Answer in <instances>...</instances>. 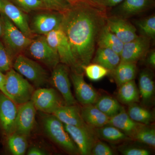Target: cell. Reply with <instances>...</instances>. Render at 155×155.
I'll use <instances>...</instances> for the list:
<instances>
[{"mask_svg": "<svg viewBox=\"0 0 155 155\" xmlns=\"http://www.w3.org/2000/svg\"><path fill=\"white\" fill-rule=\"evenodd\" d=\"M106 10L87 0H81L71 4L69 9L63 12L61 28L83 70L94 56L98 37L106 24Z\"/></svg>", "mask_w": 155, "mask_h": 155, "instance_id": "cell-1", "label": "cell"}, {"mask_svg": "<svg viewBox=\"0 0 155 155\" xmlns=\"http://www.w3.org/2000/svg\"><path fill=\"white\" fill-rule=\"evenodd\" d=\"M42 125L45 134L64 150L71 154H78L79 151L75 143L65 130L64 124L53 114H44Z\"/></svg>", "mask_w": 155, "mask_h": 155, "instance_id": "cell-2", "label": "cell"}, {"mask_svg": "<svg viewBox=\"0 0 155 155\" xmlns=\"http://www.w3.org/2000/svg\"><path fill=\"white\" fill-rule=\"evenodd\" d=\"M3 25L4 45L12 58L27 49L32 39L25 35L5 15L0 12Z\"/></svg>", "mask_w": 155, "mask_h": 155, "instance_id": "cell-3", "label": "cell"}, {"mask_svg": "<svg viewBox=\"0 0 155 155\" xmlns=\"http://www.w3.org/2000/svg\"><path fill=\"white\" fill-rule=\"evenodd\" d=\"M45 36L48 43L59 56L60 63L67 65L72 71L83 72L73 55L67 36L61 28L52 31Z\"/></svg>", "mask_w": 155, "mask_h": 155, "instance_id": "cell-4", "label": "cell"}, {"mask_svg": "<svg viewBox=\"0 0 155 155\" xmlns=\"http://www.w3.org/2000/svg\"><path fill=\"white\" fill-rule=\"evenodd\" d=\"M5 77V89L13 101L19 105L31 100L35 90L28 80L12 68Z\"/></svg>", "mask_w": 155, "mask_h": 155, "instance_id": "cell-5", "label": "cell"}, {"mask_svg": "<svg viewBox=\"0 0 155 155\" xmlns=\"http://www.w3.org/2000/svg\"><path fill=\"white\" fill-rule=\"evenodd\" d=\"M12 67L38 88L44 86L48 81V74L45 68L38 62L22 54L16 57Z\"/></svg>", "mask_w": 155, "mask_h": 155, "instance_id": "cell-6", "label": "cell"}, {"mask_svg": "<svg viewBox=\"0 0 155 155\" xmlns=\"http://www.w3.org/2000/svg\"><path fill=\"white\" fill-rule=\"evenodd\" d=\"M27 49L34 59L50 69L60 63L59 56L48 43L45 35L32 39Z\"/></svg>", "mask_w": 155, "mask_h": 155, "instance_id": "cell-7", "label": "cell"}, {"mask_svg": "<svg viewBox=\"0 0 155 155\" xmlns=\"http://www.w3.org/2000/svg\"><path fill=\"white\" fill-rule=\"evenodd\" d=\"M65 130L77 146L79 153L83 155H91L93 147L96 140V134L92 127L73 126L64 124Z\"/></svg>", "mask_w": 155, "mask_h": 155, "instance_id": "cell-8", "label": "cell"}, {"mask_svg": "<svg viewBox=\"0 0 155 155\" xmlns=\"http://www.w3.org/2000/svg\"><path fill=\"white\" fill-rule=\"evenodd\" d=\"M31 100L36 110L44 114H52L57 109L64 105L61 96L53 88L37 89Z\"/></svg>", "mask_w": 155, "mask_h": 155, "instance_id": "cell-9", "label": "cell"}, {"mask_svg": "<svg viewBox=\"0 0 155 155\" xmlns=\"http://www.w3.org/2000/svg\"><path fill=\"white\" fill-rule=\"evenodd\" d=\"M63 19V12L53 11L39 12L33 17L30 28L34 34L45 35L61 28Z\"/></svg>", "mask_w": 155, "mask_h": 155, "instance_id": "cell-10", "label": "cell"}, {"mask_svg": "<svg viewBox=\"0 0 155 155\" xmlns=\"http://www.w3.org/2000/svg\"><path fill=\"white\" fill-rule=\"evenodd\" d=\"M51 81L54 87L62 95L65 105H75L76 101L71 91L69 67L68 66L59 63L53 69Z\"/></svg>", "mask_w": 155, "mask_h": 155, "instance_id": "cell-11", "label": "cell"}, {"mask_svg": "<svg viewBox=\"0 0 155 155\" xmlns=\"http://www.w3.org/2000/svg\"><path fill=\"white\" fill-rule=\"evenodd\" d=\"M17 104L0 91V128L6 137L15 132Z\"/></svg>", "mask_w": 155, "mask_h": 155, "instance_id": "cell-12", "label": "cell"}, {"mask_svg": "<svg viewBox=\"0 0 155 155\" xmlns=\"http://www.w3.org/2000/svg\"><path fill=\"white\" fill-rule=\"evenodd\" d=\"M150 39L140 35L129 42L124 44L120 54V62L136 64L143 59L149 51Z\"/></svg>", "mask_w": 155, "mask_h": 155, "instance_id": "cell-13", "label": "cell"}, {"mask_svg": "<svg viewBox=\"0 0 155 155\" xmlns=\"http://www.w3.org/2000/svg\"><path fill=\"white\" fill-rule=\"evenodd\" d=\"M0 12L5 14L25 35L33 39L34 34L31 29L26 13L9 0H1Z\"/></svg>", "mask_w": 155, "mask_h": 155, "instance_id": "cell-14", "label": "cell"}, {"mask_svg": "<svg viewBox=\"0 0 155 155\" xmlns=\"http://www.w3.org/2000/svg\"><path fill=\"white\" fill-rule=\"evenodd\" d=\"M36 110L31 100L19 105L15 122V132L27 137L29 136L34 126Z\"/></svg>", "mask_w": 155, "mask_h": 155, "instance_id": "cell-15", "label": "cell"}, {"mask_svg": "<svg viewBox=\"0 0 155 155\" xmlns=\"http://www.w3.org/2000/svg\"><path fill=\"white\" fill-rule=\"evenodd\" d=\"M70 77L78 102L83 105L94 104L98 99L97 93L92 86L85 81L83 72L72 71Z\"/></svg>", "mask_w": 155, "mask_h": 155, "instance_id": "cell-16", "label": "cell"}, {"mask_svg": "<svg viewBox=\"0 0 155 155\" xmlns=\"http://www.w3.org/2000/svg\"><path fill=\"white\" fill-rule=\"evenodd\" d=\"M106 25L123 43L129 42L137 38V29L125 18L119 16L107 17Z\"/></svg>", "mask_w": 155, "mask_h": 155, "instance_id": "cell-17", "label": "cell"}, {"mask_svg": "<svg viewBox=\"0 0 155 155\" xmlns=\"http://www.w3.org/2000/svg\"><path fill=\"white\" fill-rule=\"evenodd\" d=\"M154 0H123L114 7L117 16L125 18L149 10L154 5Z\"/></svg>", "mask_w": 155, "mask_h": 155, "instance_id": "cell-18", "label": "cell"}, {"mask_svg": "<svg viewBox=\"0 0 155 155\" xmlns=\"http://www.w3.org/2000/svg\"><path fill=\"white\" fill-rule=\"evenodd\" d=\"M52 114L64 124L78 127L87 125L81 117L79 108L75 105L61 106Z\"/></svg>", "mask_w": 155, "mask_h": 155, "instance_id": "cell-19", "label": "cell"}, {"mask_svg": "<svg viewBox=\"0 0 155 155\" xmlns=\"http://www.w3.org/2000/svg\"><path fill=\"white\" fill-rule=\"evenodd\" d=\"M107 124L118 128L129 137H132L137 129L143 125L132 120L122 107L118 114L110 118Z\"/></svg>", "mask_w": 155, "mask_h": 155, "instance_id": "cell-20", "label": "cell"}, {"mask_svg": "<svg viewBox=\"0 0 155 155\" xmlns=\"http://www.w3.org/2000/svg\"><path fill=\"white\" fill-rule=\"evenodd\" d=\"M139 92L143 103L149 104L152 102L155 93L153 74L150 69H144L139 76Z\"/></svg>", "mask_w": 155, "mask_h": 155, "instance_id": "cell-21", "label": "cell"}, {"mask_svg": "<svg viewBox=\"0 0 155 155\" xmlns=\"http://www.w3.org/2000/svg\"><path fill=\"white\" fill-rule=\"evenodd\" d=\"M80 112L81 117L87 125L95 128L107 125L110 119L93 104L83 105Z\"/></svg>", "mask_w": 155, "mask_h": 155, "instance_id": "cell-22", "label": "cell"}, {"mask_svg": "<svg viewBox=\"0 0 155 155\" xmlns=\"http://www.w3.org/2000/svg\"><path fill=\"white\" fill-rule=\"evenodd\" d=\"M94 55V63L99 64L109 71L116 69L121 61L120 55L106 48L98 47Z\"/></svg>", "mask_w": 155, "mask_h": 155, "instance_id": "cell-23", "label": "cell"}, {"mask_svg": "<svg viewBox=\"0 0 155 155\" xmlns=\"http://www.w3.org/2000/svg\"><path fill=\"white\" fill-rule=\"evenodd\" d=\"M124 44L114 33L109 30L106 24L100 32L97 45L99 48L113 50L120 56Z\"/></svg>", "mask_w": 155, "mask_h": 155, "instance_id": "cell-24", "label": "cell"}, {"mask_svg": "<svg viewBox=\"0 0 155 155\" xmlns=\"http://www.w3.org/2000/svg\"><path fill=\"white\" fill-rule=\"evenodd\" d=\"M113 76L118 86L134 80L136 75L137 67L134 63L120 62L113 71Z\"/></svg>", "mask_w": 155, "mask_h": 155, "instance_id": "cell-25", "label": "cell"}, {"mask_svg": "<svg viewBox=\"0 0 155 155\" xmlns=\"http://www.w3.org/2000/svg\"><path fill=\"white\" fill-rule=\"evenodd\" d=\"M119 87L118 97L121 102L130 105L139 102V92L134 80L123 84Z\"/></svg>", "mask_w": 155, "mask_h": 155, "instance_id": "cell-26", "label": "cell"}, {"mask_svg": "<svg viewBox=\"0 0 155 155\" xmlns=\"http://www.w3.org/2000/svg\"><path fill=\"white\" fill-rule=\"evenodd\" d=\"M94 104L97 108L109 118L118 114L122 107L117 100L109 96L101 97Z\"/></svg>", "mask_w": 155, "mask_h": 155, "instance_id": "cell-27", "label": "cell"}, {"mask_svg": "<svg viewBox=\"0 0 155 155\" xmlns=\"http://www.w3.org/2000/svg\"><path fill=\"white\" fill-rule=\"evenodd\" d=\"M27 138L25 136L16 132L7 137V144L12 154H25L28 147Z\"/></svg>", "mask_w": 155, "mask_h": 155, "instance_id": "cell-28", "label": "cell"}, {"mask_svg": "<svg viewBox=\"0 0 155 155\" xmlns=\"http://www.w3.org/2000/svg\"><path fill=\"white\" fill-rule=\"evenodd\" d=\"M96 134L100 138L111 142H116L130 139L118 128L108 124L97 128Z\"/></svg>", "mask_w": 155, "mask_h": 155, "instance_id": "cell-29", "label": "cell"}, {"mask_svg": "<svg viewBox=\"0 0 155 155\" xmlns=\"http://www.w3.org/2000/svg\"><path fill=\"white\" fill-rule=\"evenodd\" d=\"M127 114L134 121L145 125H149L154 119L152 113L136 103L129 105Z\"/></svg>", "mask_w": 155, "mask_h": 155, "instance_id": "cell-30", "label": "cell"}, {"mask_svg": "<svg viewBox=\"0 0 155 155\" xmlns=\"http://www.w3.org/2000/svg\"><path fill=\"white\" fill-rule=\"evenodd\" d=\"M136 25L142 36L150 39L155 38V16L154 14L139 19L135 22Z\"/></svg>", "mask_w": 155, "mask_h": 155, "instance_id": "cell-31", "label": "cell"}, {"mask_svg": "<svg viewBox=\"0 0 155 155\" xmlns=\"http://www.w3.org/2000/svg\"><path fill=\"white\" fill-rule=\"evenodd\" d=\"M132 137L137 141L152 147L155 146V130L143 125L136 131Z\"/></svg>", "mask_w": 155, "mask_h": 155, "instance_id": "cell-32", "label": "cell"}, {"mask_svg": "<svg viewBox=\"0 0 155 155\" xmlns=\"http://www.w3.org/2000/svg\"><path fill=\"white\" fill-rule=\"evenodd\" d=\"M26 13L48 10L41 0H9Z\"/></svg>", "mask_w": 155, "mask_h": 155, "instance_id": "cell-33", "label": "cell"}, {"mask_svg": "<svg viewBox=\"0 0 155 155\" xmlns=\"http://www.w3.org/2000/svg\"><path fill=\"white\" fill-rule=\"evenodd\" d=\"M87 76L91 80L97 81L108 75L109 70L99 64H89L83 68Z\"/></svg>", "mask_w": 155, "mask_h": 155, "instance_id": "cell-34", "label": "cell"}, {"mask_svg": "<svg viewBox=\"0 0 155 155\" xmlns=\"http://www.w3.org/2000/svg\"><path fill=\"white\" fill-rule=\"evenodd\" d=\"M12 59L4 44L0 41V71L7 72L11 69L13 66Z\"/></svg>", "mask_w": 155, "mask_h": 155, "instance_id": "cell-35", "label": "cell"}, {"mask_svg": "<svg viewBox=\"0 0 155 155\" xmlns=\"http://www.w3.org/2000/svg\"><path fill=\"white\" fill-rule=\"evenodd\" d=\"M48 10L64 12L71 6L67 0H41Z\"/></svg>", "mask_w": 155, "mask_h": 155, "instance_id": "cell-36", "label": "cell"}, {"mask_svg": "<svg viewBox=\"0 0 155 155\" xmlns=\"http://www.w3.org/2000/svg\"><path fill=\"white\" fill-rule=\"evenodd\" d=\"M114 153L109 146L101 141L96 142L91 151V154L94 155H113Z\"/></svg>", "mask_w": 155, "mask_h": 155, "instance_id": "cell-37", "label": "cell"}, {"mask_svg": "<svg viewBox=\"0 0 155 155\" xmlns=\"http://www.w3.org/2000/svg\"><path fill=\"white\" fill-rule=\"evenodd\" d=\"M122 154L124 155H150V151L147 149L138 147H125L119 150Z\"/></svg>", "mask_w": 155, "mask_h": 155, "instance_id": "cell-38", "label": "cell"}, {"mask_svg": "<svg viewBox=\"0 0 155 155\" xmlns=\"http://www.w3.org/2000/svg\"><path fill=\"white\" fill-rule=\"evenodd\" d=\"M98 7L104 9L112 8L119 5L123 0H87Z\"/></svg>", "mask_w": 155, "mask_h": 155, "instance_id": "cell-39", "label": "cell"}, {"mask_svg": "<svg viewBox=\"0 0 155 155\" xmlns=\"http://www.w3.org/2000/svg\"><path fill=\"white\" fill-rule=\"evenodd\" d=\"M28 155H45L48 153L41 148L37 147H31L27 153Z\"/></svg>", "mask_w": 155, "mask_h": 155, "instance_id": "cell-40", "label": "cell"}, {"mask_svg": "<svg viewBox=\"0 0 155 155\" xmlns=\"http://www.w3.org/2000/svg\"><path fill=\"white\" fill-rule=\"evenodd\" d=\"M147 63L151 67H155V51L154 50L149 51L147 54Z\"/></svg>", "mask_w": 155, "mask_h": 155, "instance_id": "cell-41", "label": "cell"}, {"mask_svg": "<svg viewBox=\"0 0 155 155\" xmlns=\"http://www.w3.org/2000/svg\"><path fill=\"white\" fill-rule=\"evenodd\" d=\"M6 77L5 75L3 74V72L0 71V91H2L3 93L5 94L6 96L8 97L9 95L7 93L5 89V83ZM10 98V97H9Z\"/></svg>", "mask_w": 155, "mask_h": 155, "instance_id": "cell-42", "label": "cell"}, {"mask_svg": "<svg viewBox=\"0 0 155 155\" xmlns=\"http://www.w3.org/2000/svg\"><path fill=\"white\" fill-rule=\"evenodd\" d=\"M3 32V25L2 22V19L0 17V37L2 36Z\"/></svg>", "mask_w": 155, "mask_h": 155, "instance_id": "cell-43", "label": "cell"}, {"mask_svg": "<svg viewBox=\"0 0 155 155\" xmlns=\"http://www.w3.org/2000/svg\"><path fill=\"white\" fill-rule=\"evenodd\" d=\"M67 1H68L70 4H72L81 0H67Z\"/></svg>", "mask_w": 155, "mask_h": 155, "instance_id": "cell-44", "label": "cell"}, {"mask_svg": "<svg viewBox=\"0 0 155 155\" xmlns=\"http://www.w3.org/2000/svg\"><path fill=\"white\" fill-rule=\"evenodd\" d=\"M1 0H0V8H1Z\"/></svg>", "mask_w": 155, "mask_h": 155, "instance_id": "cell-45", "label": "cell"}]
</instances>
